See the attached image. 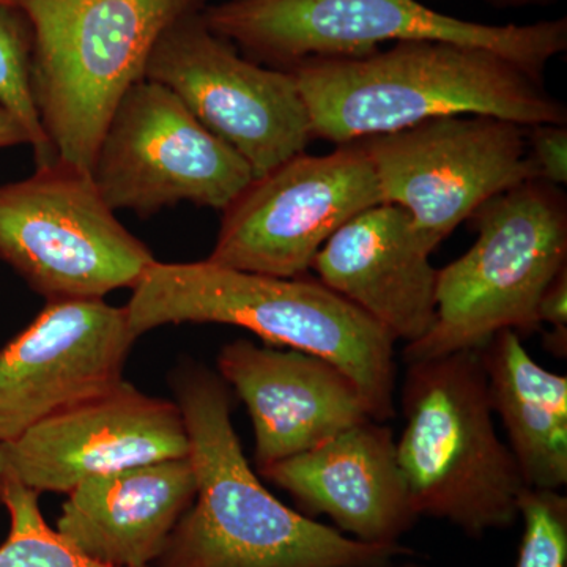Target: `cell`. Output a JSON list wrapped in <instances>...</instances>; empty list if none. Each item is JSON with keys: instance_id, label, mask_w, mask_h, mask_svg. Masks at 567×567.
<instances>
[{"instance_id": "4fadbf2b", "label": "cell", "mask_w": 567, "mask_h": 567, "mask_svg": "<svg viewBox=\"0 0 567 567\" xmlns=\"http://www.w3.org/2000/svg\"><path fill=\"white\" fill-rule=\"evenodd\" d=\"M185 420L177 402L123 382L40 421L0 443V475L37 494L69 495L93 476L188 457Z\"/></svg>"}, {"instance_id": "30bf717a", "label": "cell", "mask_w": 567, "mask_h": 567, "mask_svg": "<svg viewBox=\"0 0 567 567\" xmlns=\"http://www.w3.org/2000/svg\"><path fill=\"white\" fill-rule=\"evenodd\" d=\"M91 175L112 210L141 218L182 203L226 210L254 178L238 153L148 80L132 85L112 112Z\"/></svg>"}, {"instance_id": "9a60e30c", "label": "cell", "mask_w": 567, "mask_h": 567, "mask_svg": "<svg viewBox=\"0 0 567 567\" xmlns=\"http://www.w3.org/2000/svg\"><path fill=\"white\" fill-rule=\"evenodd\" d=\"M218 372L251 416L259 472L372 417L353 380L316 354L238 339L223 347Z\"/></svg>"}, {"instance_id": "7a4b0ae2", "label": "cell", "mask_w": 567, "mask_h": 567, "mask_svg": "<svg viewBox=\"0 0 567 567\" xmlns=\"http://www.w3.org/2000/svg\"><path fill=\"white\" fill-rule=\"evenodd\" d=\"M287 71L308 107L312 136L336 145L454 115L567 125L566 104L544 80L484 48L402 41L360 58L317 59Z\"/></svg>"}, {"instance_id": "ba28073f", "label": "cell", "mask_w": 567, "mask_h": 567, "mask_svg": "<svg viewBox=\"0 0 567 567\" xmlns=\"http://www.w3.org/2000/svg\"><path fill=\"white\" fill-rule=\"evenodd\" d=\"M0 259L48 303L133 290L156 262L92 175L59 159L0 186Z\"/></svg>"}, {"instance_id": "2e32d148", "label": "cell", "mask_w": 567, "mask_h": 567, "mask_svg": "<svg viewBox=\"0 0 567 567\" xmlns=\"http://www.w3.org/2000/svg\"><path fill=\"white\" fill-rule=\"evenodd\" d=\"M260 475L292 496L306 514H323L336 529L363 543L401 544L420 518L393 431L372 417Z\"/></svg>"}, {"instance_id": "44dd1931", "label": "cell", "mask_w": 567, "mask_h": 567, "mask_svg": "<svg viewBox=\"0 0 567 567\" xmlns=\"http://www.w3.org/2000/svg\"><path fill=\"white\" fill-rule=\"evenodd\" d=\"M33 31L28 14L17 3L0 2V106L20 121L31 140L37 167L58 159L32 93Z\"/></svg>"}, {"instance_id": "277c9868", "label": "cell", "mask_w": 567, "mask_h": 567, "mask_svg": "<svg viewBox=\"0 0 567 567\" xmlns=\"http://www.w3.org/2000/svg\"><path fill=\"white\" fill-rule=\"evenodd\" d=\"M406 363L395 450L417 517L470 537L509 528L527 484L496 434L481 350Z\"/></svg>"}, {"instance_id": "5bb4252c", "label": "cell", "mask_w": 567, "mask_h": 567, "mask_svg": "<svg viewBox=\"0 0 567 567\" xmlns=\"http://www.w3.org/2000/svg\"><path fill=\"white\" fill-rule=\"evenodd\" d=\"M137 336L125 308L51 301L0 350V443L123 382Z\"/></svg>"}, {"instance_id": "83f0119b", "label": "cell", "mask_w": 567, "mask_h": 567, "mask_svg": "<svg viewBox=\"0 0 567 567\" xmlns=\"http://www.w3.org/2000/svg\"><path fill=\"white\" fill-rule=\"evenodd\" d=\"M3 3H17V0H0Z\"/></svg>"}, {"instance_id": "ac0fdd59", "label": "cell", "mask_w": 567, "mask_h": 567, "mask_svg": "<svg viewBox=\"0 0 567 567\" xmlns=\"http://www.w3.org/2000/svg\"><path fill=\"white\" fill-rule=\"evenodd\" d=\"M188 457L93 476L74 487L59 533L81 554L111 567H151L196 498Z\"/></svg>"}, {"instance_id": "8fae6325", "label": "cell", "mask_w": 567, "mask_h": 567, "mask_svg": "<svg viewBox=\"0 0 567 567\" xmlns=\"http://www.w3.org/2000/svg\"><path fill=\"white\" fill-rule=\"evenodd\" d=\"M145 80L158 82L251 167L254 177L305 153L311 118L293 74L246 59L203 13L175 22L153 48Z\"/></svg>"}, {"instance_id": "4316f807", "label": "cell", "mask_w": 567, "mask_h": 567, "mask_svg": "<svg viewBox=\"0 0 567 567\" xmlns=\"http://www.w3.org/2000/svg\"><path fill=\"white\" fill-rule=\"evenodd\" d=\"M379 567H427V566H424L423 563H420V561H413V559H406V561H399V563H395V559H394V561L388 563V565H383V566H379Z\"/></svg>"}, {"instance_id": "7c38bea8", "label": "cell", "mask_w": 567, "mask_h": 567, "mask_svg": "<svg viewBox=\"0 0 567 567\" xmlns=\"http://www.w3.org/2000/svg\"><path fill=\"white\" fill-rule=\"evenodd\" d=\"M358 142L327 155L300 153L254 177L223 210L208 262L249 274L301 278L328 238L358 213L382 204Z\"/></svg>"}, {"instance_id": "5b68a950", "label": "cell", "mask_w": 567, "mask_h": 567, "mask_svg": "<svg viewBox=\"0 0 567 567\" xmlns=\"http://www.w3.org/2000/svg\"><path fill=\"white\" fill-rule=\"evenodd\" d=\"M33 31L32 93L59 162L91 174L112 112L164 32L208 0H17Z\"/></svg>"}, {"instance_id": "6da1fadb", "label": "cell", "mask_w": 567, "mask_h": 567, "mask_svg": "<svg viewBox=\"0 0 567 567\" xmlns=\"http://www.w3.org/2000/svg\"><path fill=\"white\" fill-rule=\"evenodd\" d=\"M175 395L197 491L158 567H379L413 554L353 539L279 502L241 450L221 377L188 365Z\"/></svg>"}, {"instance_id": "d6986e66", "label": "cell", "mask_w": 567, "mask_h": 567, "mask_svg": "<svg viewBox=\"0 0 567 567\" xmlns=\"http://www.w3.org/2000/svg\"><path fill=\"white\" fill-rule=\"evenodd\" d=\"M494 413L505 425L527 487L561 491L567 484V377L547 371L513 330L481 349Z\"/></svg>"}, {"instance_id": "52a82bcc", "label": "cell", "mask_w": 567, "mask_h": 567, "mask_svg": "<svg viewBox=\"0 0 567 567\" xmlns=\"http://www.w3.org/2000/svg\"><path fill=\"white\" fill-rule=\"evenodd\" d=\"M472 248L436 275V316L406 361L481 350L496 333L520 338L543 324L537 306L567 267V199L558 186L529 181L495 196L468 219Z\"/></svg>"}, {"instance_id": "e0dca14e", "label": "cell", "mask_w": 567, "mask_h": 567, "mask_svg": "<svg viewBox=\"0 0 567 567\" xmlns=\"http://www.w3.org/2000/svg\"><path fill=\"white\" fill-rule=\"evenodd\" d=\"M311 270L394 341L412 344L434 327L439 268L398 205L377 204L349 219L328 238Z\"/></svg>"}, {"instance_id": "3957f363", "label": "cell", "mask_w": 567, "mask_h": 567, "mask_svg": "<svg viewBox=\"0 0 567 567\" xmlns=\"http://www.w3.org/2000/svg\"><path fill=\"white\" fill-rule=\"evenodd\" d=\"M125 309L137 338L164 324L221 323L316 354L353 380L372 420L394 416V339L319 279L156 260Z\"/></svg>"}, {"instance_id": "9c48e42d", "label": "cell", "mask_w": 567, "mask_h": 567, "mask_svg": "<svg viewBox=\"0 0 567 567\" xmlns=\"http://www.w3.org/2000/svg\"><path fill=\"white\" fill-rule=\"evenodd\" d=\"M528 128L491 115H454L357 142L372 164L383 203L406 213L421 246L432 254L488 200L537 181Z\"/></svg>"}, {"instance_id": "cb8c5ba5", "label": "cell", "mask_w": 567, "mask_h": 567, "mask_svg": "<svg viewBox=\"0 0 567 567\" xmlns=\"http://www.w3.org/2000/svg\"><path fill=\"white\" fill-rule=\"evenodd\" d=\"M540 324L548 323L551 331L567 333V267L548 284L537 306Z\"/></svg>"}, {"instance_id": "ffe728a7", "label": "cell", "mask_w": 567, "mask_h": 567, "mask_svg": "<svg viewBox=\"0 0 567 567\" xmlns=\"http://www.w3.org/2000/svg\"><path fill=\"white\" fill-rule=\"evenodd\" d=\"M0 503L9 511L10 532L0 546V567H111L93 561L44 520L40 494L0 475Z\"/></svg>"}, {"instance_id": "7402d4cb", "label": "cell", "mask_w": 567, "mask_h": 567, "mask_svg": "<svg viewBox=\"0 0 567 567\" xmlns=\"http://www.w3.org/2000/svg\"><path fill=\"white\" fill-rule=\"evenodd\" d=\"M517 507L524 533L516 567H567V496L554 488L525 487Z\"/></svg>"}, {"instance_id": "d4e9b609", "label": "cell", "mask_w": 567, "mask_h": 567, "mask_svg": "<svg viewBox=\"0 0 567 567\" xmlns=\"http://www.w3.org/2000/svg\"><path fill=\"white\" fill-rule=\"evenodd\" d=\"M22 144H31L28 132L18 118L0 106V148Z\"/></svg>"}, {"instance_id": "8992f818", "label": "cell", "mask_w": 567, "mask_h": 567, "mask_svg": "<svg viewBox=\"0 0 567 567\" xmlns=\"http://www.w3.org/2000/svg\"><path fill=\"white\" fill-rule=\"evenodd\" d=\"M203 20L249 61L287 71L317 59L360 58L385 43L445 41L484 48L544 80L567 50V20L483 24L423 0H223Z\"/></svg>"}, {"instance_id": "484cf974", "label": "cell", "mask_w": 567, "mask_h": 567, "mask_svg": "<svg viewBox=\"0 0 567 567\" xmlns=\"http://www.w3.org/2000/svg\"><path fill=\"white\" fill-rule=\"evenodd\" d=\"M496 7H522L532 6V3H546L550 0H487Z\"/></svg>"}, {"instance_id": "603a6c76", "label": "cell", "mask_w": 567, "mask_h": 567, "mask_svg": "<svg viewBox=\"0 0 567 567\" xmlns=\"http://www.w3.org/2000/svg\"><path fill=\"white\" fill-rule=\"evenodd\" d=\"M528 158L536 171L537 181L548 185L567 183V125L540 123L529 126L527 134Z\"/></svg>"}]
</instances>
